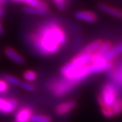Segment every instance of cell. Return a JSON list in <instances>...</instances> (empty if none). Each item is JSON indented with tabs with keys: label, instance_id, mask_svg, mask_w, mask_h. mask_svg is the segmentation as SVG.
<instances>
[{
	"label": "cell",
	"instance_id": "1",
	"mask_svg": "<svg viewBox=\"0 0 122 122\" xmlns=\"http://www.w3.org/2000/svg\"><path fill=\"white\" fill-rule=\"evenodd\" d=\"M32 41L36 51L44 56L56 54L67 41L65 32L56 23L43 25L33 36Z\"/></svg>",
	"mask_w": 122,
	"mask_h": 122
},
{
	"label": "cell",
	"instance_id": "2",
	"mask_svg": "<svg viewBox=\"0 0 122 122\" xmlns=\"http://www.w3.org/2000/svg\"><path fill=\"white\" fill-rule=\"evenodd\" d=\"M117 97L118 87L111 82H109L102 86L100 94L97 97V102L100 107L106 106L111 108Z\"/></svg>",
	"mask_w": 122,
	"mask_h": 122
},
{
	"label": "cell",
	"instance_id": "3",
	"mask_svg": "<svg viewBox=\"0 0 122 122\" xmlns=\"http://www.w3.org/2000/svg\"><path fill=\"white\" fill-rule=\"evenodd\" d=\"M79 82L71 81L64 78H61L52 81L49 84V91L56 97H62L72 91Z\"/></svg>",
	"mask_w": 122,
	"mask_h": 122
},
{
	"label": "cell",
	"instance_id": "4",
	"mask_svg": "<svg viewBox=\"0 0 122 122\" xmlns=\"http://www.w3.org/2000/svg\"><path fill=\"white\" fill-rule=\"evenodd\" d=\"M75 18L87 23H94L97 21V15L91 10H79L75 13Z\"/></svg>",
	"mask_w": 122,
	"mask_h": 122
},
{
	"label": "cell",
	"instance_id": "5",
	"mask_svg": "<svg viewBox=\"0 0 122 122\" xmlns=\"http://www.w3.org/2000/svg\"><path fill=\"white\" fill-rule=\"evenodd\" d=\"M18 106L16 99H5L0 97V112L2 113H11Z\"/></svg>",
	"mask_w": 122,
	"mask_h": 122
},
{
	"label": "cell",
	"instance_id": "6",
	"mask_svg": "<svg viewBox=\"0 0 122 122\" xmlns=\"http://www.w3.org/2000/svg\"><path fill=\"white\" fill-rule=\"evenodd\" d=\"M76 106V102L74 100H69V101L63 102L60 103L59 106L56 108V113L59 116H63L69 113Z\"/></svg>",
	"mask_w": 122,
	"mask_h": 122
},
{
	"label": "cell",
	"instance_id": "7",
	"mask_svg": "<svg viewBox=\"0 0 122 122\" xmlns=\"http://www.w3.org/2000/svg\"><path fill=\"white\" fill-rule=\"evenodd\" d=\"M98 8L103 13L113 17V18L120 19L122 18V10L121 9L117 8L115 6L106 3H100L98 5Z\"/></svg>",
	"mask_w": 122,
	"mask_h": 122
},
{
	"label": "cell",
	"instance_id": "8",
	"mask_svg": "<svg viewBox=\"0 0 122 122\" xmlns=\"http://www.w3.org/2000/svg\"><path fill=\"white\" fill-rule=\"evenodd\" d=\"M4 53L10 60H12L15 63H18L19 65H21L25 63V60L22 56L17 52L15 49H14L11 47H6L4 49Z\"/></svg>",
	"mask_w": 122,
	"mask_h": 122
},
{
	"label": "cell",
	"instance_id": "9",
	"mask_svg": "<svg viewBox=\"0 0 122 122\" xmlns=\"http://www.w3.org/2000/svg\"><path fill=\"white\" fill-rule=\"evenodd\" d=\"M33 110L29 107H23L17 112L14 122H30Z\"/></svg>",
	"mask_w": 122,
	"mask_h": 122
},
{
	"label": "cell",
	"instance_id": "10",
	"mask_svg": "<svg viewBox=\"0 0 122 122\" xmlns=\"http://www.w3.org/2000/svg\"><path fill=\"white\" fill-rule=\"evenodd\" d=\"M109 77L112 83L122 88V72L120 68H112L109 71Z\"/></svg>",
	"mask_w": 122,
	"mask_h": 122
},
{
	"label": "cell",
	"instance_id": "11",
	"mask_svg": "<svg viewBox=\"0 0 122 122\" xmlns=\"http://www.w3.org/2000/svg\"><path fill=\"white\" fill-rule=\"evenodd\" d=\"M121 54H122V42L114 46V47L113 46L109 52L103 56V58L107 61H112L114 58H116Z\"/></svg>",
	"mask_w": 122,
	"mask_h": 122
},
{
	"label": "cell",
	"instance_id": "12",
	"mask_svg": "<svg viewBox=\"0 0 122 122\" xmlns=\"http://www.w3.org/2000/svg\"><path fill=\"white\" fill-rule=\"evenodd\" d=\"M23 11L27 14H33V15H47L49 13V9L26 6L23 8Z\"/></svg>",
	"mask_w": 122,
	"mask_h": 122
},
{
	"label": "cell",
	"instance_id": "13",
	"mask_svg": "<svg viewBox=\"0 0 122 122\" xmlns=\"http://www.w3.org/2000/svg\"><path fill=\"white\" fill-rule=\"evenodd\" d=\"M11 1L25 3L29 6H35L40 7V8H48V5L45 2H43L41 0H11Z\"/></svg>",
	"mask_w": 122,
	"mask_h": 122
},
{
	"label": "cell",
	"instance_id": "14",
	"mask_svg": "<svg viewBox=\"0 0 122 122\" xmlns=\"http://www.w3.org/2000/svg\"><path fill=\"white\" fill-rule=\"evenodd\" d=\"M102 40H96L94 41H92L91 43H90L86 48H84L82 52L87 53V54H94L95 52L98 50V48H100V46L102 44Z\"/></svg>",
	"mask_w": 122,
	"mask_h": 122
},
{
	"label": "cell",
	"instance_id": "15",
	"mask_svg": "<svg viewBox=\"0 0 122 122\" xmlns=\"http://www.w3.org/2000/svg\"><path fill=\"white\" fill-rule=\"evenodd\" d=\"M113 117L119 116L122 113V97H118L111 107Z\"/></svg>",
	"mask_w": 122,
	"mask_h": 122
},
{
	"label": "cell",
	"instance_id": "16",
	"mask_svg": "<svg viewBox=\"0 0 122 122\" xmlns=\"http://www.w3.org/2000/svg\"><path fill=\"white\" fill-rule=\"evenodd\" d=\"M112 47H113V45H112V43L109 42V41H105V42H102V45L100 46L98 50L94 53V55L102 56H103L106 52H109V49H110Z\"/></svg>",
	"mask_w": 122,
	"mask_h": 122
},
{
	"label": "cell",
	"instance_id": "17",
	"mask_svg": "<svg viewBox=\"0 0 122 122\" xmlns=\"http://www.w3.org/2000/svg\"><path fill=\"white\" fill-rule=\"evenodd\" d=\"M30 122H52V120L47 115L33 114L30 118Z\"/></svg>",
	"mask_w": 122,
	"mask_h": 122
},
{
	"label": "cell",
	"instance_id": "18",
	"mask_svg": "<svg viewBox=\"0 0 122 122\" xmlns=\"http://www.w3.org/2000/svg\"><path fill=\"white\" fill-rule=\"evenodd\" d=\"M5 81L7 82V84L12 85V86H19L21 84V80L17 78L16 76H14V75H5L4 77Z\"/></svg>",
	"mask_w": 122,
	"mask_h": 122
},
{
	"label": "cell",
	"instance_id": "19",
	"mask_svg": "<svg viewBox=\"0 0 122 122\" xmlns=\"http://www.w3.org/2000/svg\"><path fill=\"white\" fill-rule=\"evenodd\" d=\"M23 78L26 82H34L37 78V74L33 70H27L23 73Z\"/></svg>",
	"mask_w": 122,
	"mask_h": 122
},
{
	"label": "cell",
	"instance_id": "20",
	"mask_svg": "<svg viewBox=\"0 0 122 122\" xmlns=\"http://www.w3.org/2000/svg\"><path fill=\"white\" fill-rule=\"evenodd\" d=\"M21 88H22L23 90L25 91H30V92H33L34 91L36 90V86L32 83V82H21V84L20 86Z\"/></svg>",
	"mask_w": 122,
	"mask_h": 122
},
{
	"label": "cell",
	"instance_id": "21",
	"mask_svg": "<svg viewBox=\"0 0 122 122\" xmlns=\"http://www.w3.org/2000/svg\"><path fill=\"white\" fill-rule=\"evenodd\" d=\"M54 2L55 6L60 11H63L66 9V2L67 0H52Z\"/></svg>",
	"mask_w": 122,
	"mask_h": 122
},
{
	"label": "cell",
	"instance_id": "22",
	"mask_svg": "<svg viewBox=\"0 0 122 122\" xmlns=\"http://www.w3.org/2000/svg\"><path fill=\"white\" fill-rule=\"evenodd\" d=\"M101 111L102 114L106 117V118H112L113 117V112H112L111 108L109 107H106V106H102L101 107Z\"/></svg>",
	"mask_w": 122,
	"mask_h": 122
},
{
	"label": "cell",
	"instance_id": "23",
	"mask_svg": "<svg viewBox=\"0 0 122 122\" xmlns=\"http://www.w3.org/2000/svg\"><path fill=\"white\" fill-rule=\"evenodd\" d=\"M8 90V84L5 80L0 79V93H5Z\"/></svg>",
	"mask_w": 122,
	"mask_h": 122
},
{
	"label": "cell",
	"instance_id": "24",
	"mask_svg": "<svg viewBox=\"0 0 122 122\" xmlns=\"http://www.w3.org/2000/svg\"><path fill=\"white\" fill-rule=\"evenodd\" d=\"M4 16V10H2V8L0 6V18H2Z\"/></svg>",
	"mask_w": 122,
	"mask_h": 122
},
{
	"label": "cell",
	"instance_id": "25",
	"mask_svg": "<svg viewBox=\"0 0 122 122\" xmlns=\"http://www.w3.org/2000/svg\"><path fill=\"white\" fill-rule=\"evenodd\" d=\"M4 33V30H3V28H2V24L1 22H0V36L2 35Z\"/></svg>",
	"mask_w": 122,
	"mask_h": 122
},
{
	"label": "cell",
	"instance_id": "26",
	"mask_svg": "<svg viewBox=\"0 0 122 122\" xmlns=\"http://www.w3.org/2000/svg\"><path fill=\"white\" fill-rule=\"evenodd\" d=\"M5 2H6V0H0V6H2L3 5L5 4Z\"/></svg>",
	"mask_w": 122,
	"mask_h": 122
},
{
	"label": "cell",
	"instance_id": "27",
	"mask_svg": "<svg viewBox=\"0 0 122 122\" xmlns=\"http://www.w3.org/2000/svg\"><path fill=\"white\" fill-rule=\"evenodd\" d=\"M120 69H121V72H122V66H121V67L120 68Z\"/></svg>",
	"mask_w": 122,
	"mask_h": 122
}]
</instances>
